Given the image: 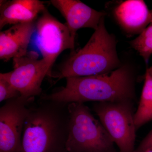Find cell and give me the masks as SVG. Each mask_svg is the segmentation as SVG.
<instances>
[{
	"label": "cell",
	"instance_id": "30bf717a",
	"mask_svg": "<svg viewBox=\"0 0 152 152\" xmlns=\"http://www.w3.org/2000/svg\"><path fill=\"white\" fill-rule=\"evenodd\" d=\"M114 18L128 35H140L152 21V10L142 0H127L114 8Z\"/></svg>",
	"mask_w": 152,
	"mask_h": 152
},
{
	"label": "cell",
	"instance_id": "9a60e30c",
	"mask_svg": "<svg viewBox=\"0 0 152 152\" xmlns=\"http://www.w3.org/2000/svg\"><path fill=\"white\" fill-rule=\"evenodd\" d=\"M21 94L8 82L0 78V102L19 97Z\"/></svg>",
	"mask_w": 152,
	"mask_h": 152
},
{
	"label": "cell",
	"instance_id": "52a82bcc",
	"mask_svg": "<svg viewBox=\"0 0 152 152\" xmlns=\"http://www.w3.org/2000/svg\"><path fill=\"white\" fill-rule=\"evenodd\" d=\"M34 98L21 95L6 101L0 109V152H20L22 135Z\"/></svg>",
	"mask_w": 152,
	"mask_h": 152
},
{
	"label": "cell",
	"instance_id": "9c48e42d",
	"mask_svg": "<svg viewBox=\"0 0 152 152\" xmlns=\"http://www.w3.org/2000/svg\"><path fill=\"white\" fill-rule=\"evenodd\" d=\"M50 3L66 20L73 43L77 31L83 28L96 30L106 13L96 11L78 0H51Z\"/></svg>",
	"mask_w": 152,
	"mask_h": 152
},
{
	"label": "cell",
	"instance_id": "5bb4252c",
	"mask_svg": "<svg viewBox=\"0 0 152 152\" xmlns=\"http://www.w3.org/2000/svg\"><path fill=\"white\" fill-rule=\"evenodd\" d=\"M130 45L147 64L152 55V21L138 37L131 41Z\"/></svg>",
	"mask_w": 152,
	"mask_h": 152
},
{
	"label": "cell",
	"instance_id": "277c9868",
	"mask_svg": "<svg viewBox=\"0 0 152 152\" xmlns=\"http://www.w3.org/2000/svg\"><path fill=\"white\" fill-rule=\"evenodd\" d=\"M68 152H116L115 143L100 121L84 103L68 104Z\"/></svg>",
	"mask_w": 152,
	"mask_h": 152
},
{
	"label": "cell",
	"instance_id": "7a4b0ae2",
	"mask_svg": "<svg viewBox=\"0 0 152 152\" xmlns=\"http://www.w3.org/2000/svg\"><path fill=\"white\" fill-rule=\"evenodd\" d=\"M68 104L40 98L30 107L20 152H68Z\"/></svg>",
	"mask_w": 152,
	"mask_h": 152
},
{
	"label": "cell",
	"instance_id": "2e32d148",
	"mask_svg": "<svg viewBox=\"0 0 152 152\" xmlns=\"http://www.w3.org/2000/svg\"><path fill=\"white\" fill-rule=\"evenodd\" d=\"M149 149H152V130L142 140L134 151L140 152Z\"/></svg>",
	"mask_w": 152,
	"mask_h": 152
},
{
	"label": "cell",
	"instance_id": "e0dca14e",
	"mask_svg": "<svg viewBox=\"0 0 152 152\" xmlns=\"http://www.w3.org/2000/svg\"><path fill=\"white\" fill-rule=\"evenodd\" d=\"M147 71H148V72L150 74V75L152 77V66L151 67L147 69Z\"/></svg>",
	"mask_w": 152,
	"mask_h": 152
},
{
	"label": "cell",
	"instance_id": "3957f363",
	"mask_svg": "<svg viewBox=\"0 0 152 152\" xmlns=\"http://www.w3.org/2000/svg\"><path fill=\"white\" fill-rule=\"evenodd\" d=\"M104 17L85 46L71 55L60 66L58 72L52 77L57 81L71 77L107 73L122 65L117 53L116 39L106 29Z\"/></svg>",
	"mask_w": 152,
	"mask_h": 152
},
{
	"label": "cell",
	"instance_id": "6da1fadb",
	"mask_svg": "<svg viewBox=\"0 0 152 152\" xmlns=\"http://www.w3.org/2000/svg\"><path fill=\"white\" fill-rule=\"evenodd\" d=\"M66 79L65 86L40 98L66 103L135 102L137 100L135 74L127 64L107 73Z\"/></svg>",
	"mask_w": 152,
	"mask_h": 152
},
{
	"label": "cell",
	"instance_id": "ba28073f",
	"mask_svg": "<svg viewBox=\"0 0 152 152\" xmlns=\"http://www.w3.org/2000/svg\"><path fill=\"white\" fill-rule=\"evenodd\" d=\"M36 28L38 48L52 71L58 56L65 50H74L75 44L66 24L59 21L46 9L36 21Z\"/></svg>",
	"mask_w": 152,
	"mask_h": 152
},
{
	"label": "cell",
	"instance_id": "8fae6325",
	"mask_svg": "<svg viewBox=\"0 0 152 152\" xmlns=\"http://www.w3.org/2000/svg\"><path fill=\"white\" fill-rule=\"evenodd\" d=\"M36 22L12 25L0 33V59L8 61L25 56L33 34Z\"/></svg>",
	"mask_w": 152,
	"mask_h": 152
},
{
	"label": "cell",
	"instance_id": "8992f818",
	"mask_svg": "<svg viewBox=\"0 0 152 152\" xmlns=\"http://www.w3.org/2000/svg\"><path fill=\"white\" fill-rule=\"evenodd\" d=\"M13 70L0 74V78L8 82L26 97L41 96L42 83L47 75L52 77V71L43 58L39 59L35 51L13 59Z\"/></svg>",
	"mask_w": 152,
	"mask_h": 152
},
{
	"label": "cell",
	"instance_id": "ac0fdd59",
	"mask_svg": "<svg viewBox=\"0 0 152 152\" xmlns=\"http://www.w3.org/2000/svg\"><path fill=\"white\" fill-rule=\"evenodd\" d=\"M134 152H136L134 151ZM140 152H152V149H149L145 150V151H143Z\"/></svg>",
	"mask_w": 152,
	"mask_h": 152
},
{
	"label": "cell",
	"instance_id": "7c38bea8",
	"mask_svg": "<svg viewBox=\"0 0 152 152\" xmlns=\"http://www.w3.org/2000/svg\"><path fill=\"white\" fill-rule=\"evenodd\" d=\"M0 30L7 25L36 22L46 8L39 0L1 1Z\"/></svg>",
	"mask_w": 152,
	"mask_h": 152
},
{
	"label": "cell",
	"instance_id": "4fadbf2b",
	"mask_svg": "<svg viewBox=\"0 0 152 152\" xmlns=\"http://www.w3.org/2000/svg\"><path fill=\"white\" fill-rule=\"evenodd\" d=\"M134 118L137 131L152 121V77L147 70L140 102Z\"/></svg>",
	"mask_w": 152,
	"mask_h": 152
},
{
	"label": "cell",
	"instance_id": "5b68a950",
	"mask_svg": "<svg viewBox=\"0 0 152 152\" xmlns=\"http://www.w3.org/2000/svg\"><path fill=\"white\" fill-rule=\"evenodd\" d=\"M135 102H97L93 106L102 124L119 149L134 152L136 140Z\"/></svg>",
	"mask_w": 152,
	"mask_h": 152
}]
</instances>
